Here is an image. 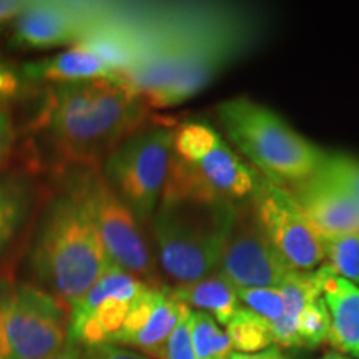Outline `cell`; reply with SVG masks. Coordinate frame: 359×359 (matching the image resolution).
<instances>
[{"instance_id":"3","label":"cell","mask_w":359,"mask_h":359,"mask_svg":"<svg viewBox=\"0 0 359 359\" xmlns=\"http://www.w3.org/2000/svg\"><path fill=\"white\" fill-rule=\"evenodd\" d=\"M30 264L45 290L69 308L111 264L88 210L69 187L45 210Z\"/></svg>"},{"instance_id":"24","label":"cell","mask_w":359,"mask_h":359,"mask_svg":"<svg viewBox=\"0 0 359 359\" xmlns=\"http://www.w3.org/2000/svg\"><path fill=\"white\" fill-rule=\"evenodd\" d=\"M331 318L325 299L318 298L303 309L298 318L299 348H318L330 338Z\"/></svg>"},{"instance_id":"29","label":"cell","mask_w":359,"mask_h":359,"mask_svg":"<svg viewBox=\"0 0 359 359\" xmlns=\"http://www.w3.org/2000/svg\"><path fill=\"white\" fill-rule=\"evenodd\" d=\"M85 359H151L133 349L118 346V344H100V346L83 348Z\"/></svg>"},{"instance_id":"26","label":"cell","mask_w":359,"mask_h":359,"mask_svg":"<svg viewBox=\"0 0 359 359\" xmlns=\"http://www.w3.org/2000/svg\"><path fill=\"white\" fill-rule=\"evenodd\" d=\"M238 299L245 304L250 311H253L269 325H273L285 311V298L280 288H248L236 290Z\"/></svg>"},{"instance_id":"33","label":"cell","mask_w":359,"mask_h":359,"mask_svg":"<svg viewBox=\"0 0 359 359\" xmlns=\"http://www.w3.org/2000/svg\"><path fill=\"white\" fill-rule=\"evenodd\" d=\"M230 359H288L281 354L278 348H268L264 351L253 353V354H241V353H233Z\"/></svg>"},{"instance_id":"10","label":"cell","mask_w":359,"mask_h":359,"mask_svg":"<svg viewBox=\"0 0 359 359\" xmlns=\"http://www.w3.org/2000/svg\"><path fill=\"white\" fill-rule=\"evenodd\" d=\"M250 203L269 243L294 271H313L325 263L321 238L313 231L288 188L255 170Z\"/></svg>"},{"instance_id":"7","label":"cell","mask_w":359,"mask_h":359,"mask_svg":"<svg viewBox=\"0 0 359 359\" xmlns=\"http://www.w3.org/2000/svg\"><path fill=\"white\" fill-rule=\"evenodd\" d=\"M177 125L143 123L102 163L111 190L132 210L142 226H150L172 168Z\"/></svg>"},{"instance_id":"21","label":"cell","mask_w":359,"mask_h":359,"mask_svg":"<svg viewBox=\"0 0 359 359\" xmlns=\"http://www.w3.org/2000/svg\"><path fill=\"white\" fill-rule=\"evenodd\" d=\"M226 333L231 339L233 349L241 354L264 351L275 343L271 325L248 308L240 306L236 309L226 325Z\"/></svg>"},{"instance_id":"1","label":"cell","mask_w":359,"mask_h":359,"mask_svg":"<svg viewBox=\"0 0 359 359\" xmlns=\"http://www.w3.org/2000/svg\"><path fill=\"white\" fill-rule=\"evenodd\" d=\"M250 19L215 6H128L133 62L116 75L148 109L190 100L251 43Z\"/></svg>"},{"instance_id":"20","label":"cell","mask_w":359,"mask_h":359,"mask_svg":"<svg viewBox=\"0 0 359 359\" xmlns=\"http://www.w3.org/2000/svg\"><path fill=\"white\" fill-rule=\"evenodd\" d=\"M145 283L135 278L133 275L125 271V269L110 264L105 273L98 278L95 285L79 299L74 306H70V327L79 326L85 318L92 314L93 309L100 306L107 299H120V302L132 303L142 290L145 288Z\"/></svg>"},{"instance_id":"16","label":"cell","mask_w":359,"mask_h":359,"mask_svg":"<svg viewBox=\"0 0 359 359\" xmlns=\"http://www.w3.org/2000/svg\"><path fill=\"white\" fill-rule=\"evenodd\" d=\"M22 74L30 83H77L97 79H114L115 72L103 58L85 45H75L57 55L27 62Z\"/></svg>"},{"instance_id":"27","label":"cell","mask_w":359,"mask_h":359,"mask_svg":"<svg viewBox=\"0 0 359 359\" xmlns=\"http://www.w3.org/2000/svg\"><path fill=\"white\" fill-rule=\"evenodd\" d=\"M29 85L22 69H17L7 58L0 57V109H7L12 102L25 97Z\"/></svg>"},{"instance_id":"22","label":"cell","mask_w":359,"mask_h":359,"mask_svg":"<svg viewBox=\"0 0 359 359\" xmlns=\"http://www.w3.org/2000/svg\"><path fill=\"white\" fill-rule=\"evenodd\" d=\"M190 334L196 359H230L235 353L230 336L210 314L191 311Z\"/></svg>"},{"instance_id":"13","label":"cell","mask_w":359,"mask_h":359,"mask_svg":"<svg viewBox=\"0 0 359 359\" xmlns=\"http://www.w3.org/2000/svg\"><path fill=\"white\" fill-rule=\"evenodd\" d=\"M190 311V308L173 298L168 286H145L130 304L122 330L111 338L110 344L135 348L148 358L161 359L170 334Z\"/></svg>"},{"instance_id":"11","label":"cell","mask_w":359,"mask_h":359,"mask_svg":"<svg viewBox=\"0 0 359 359\" xmlns=\"http://www.w3.org/2000/svg\"><path fill=\"white\" fill-rule=\"evenodd\" d=\"M111 4L29 2L12 22L11 45L20 50L80 45L105 25Z\"/></svg>"},{"instance_id":"6","label":"cell","mask_w":359,"mask_h":359,"mask_svg":"<svg viewBox=\"0 0 359 359\" xmlns=\"http://www.w3.org/2000/svg\"><path fill=\"white\" fill-rule=\"evenodd\" d=\"M255 173V168L236 155L217 128L201 120H185L175 127L172 168L163 195L235 205L250 198Z\"/></svg>"},{"instance_id":"12","label":"cell","mask_w":359,"mask_h":359,"mask_svg":"<svg viewBox=\"0 0 359 359\" xmlns=\"http://www.w3.org/2000/svg\"><path fill=\"white\" fill-rule=\"evenodd\" d=\"M291 269L259 226L250 198L235 205L218 273L236 290L278 288Z\"/></svg>"},{"instance_id":"15","label":"cell","mask_w":359,"mask_h":359,"mask_svg":"<svg viewBox=\"0 0 359 359\" xmlns=\"http://www.w3.org/2000/svg\"><path fill=\"white\" fill-rule=\"evenodd\" d=\"M331 318L330 341L338 353L359 358V286L336 275L327 264L316 269Z\"/></svg>"},{"instance_id":"34","label":"cell","mask_w":359,"mask_h":359,"mask_svg":"<svg viewBox=\"0 0 359 359\" xmlns=\"http://www.w3.org/2000/svg\"><path fill=\"white\" fill-rule=\"evenodd\" d=\"M321 359H348V358L343 356V354L338 353V351H334V353H327V354H325V356H323Z\"/></svg>"},{"instance_id":"14","label":"cell","mask_w":359,"mask_h":359,"mask_svg":"<svg viewBox=\"0 0 359 359\" xmlns=\"http://www.w3.org/2000/svg\"><path fill=\"white\" fill-rule=\"evenodd\" d=\"M288 190L321 240L359 233L358 203L321 170Z\"/></svg>"},{"instance_id":"9","label":"cell","mask_w":359,"mask_h":359,"mask_svg":"<svg viewBox=\"0 0 359 359\" xmlns=\"http://www.w3.org/2000/svg\"><path fill=\"white\" fill-rule=\"evenodd\" d=\"M70 313L30 283L0 280V359H45L69 341Z\"/></svg>"},{"instance_id":"19","label":"cell","mask_w":359,"mask_h":359,"mask_svg":"<svg viewBox=\"0 0 359 359\" xmlns=\"http://www.w3.org/2000/svg\"><path fill=\"white\" fill-rule=\"evenodd\" d=\"M32 201L34 188L25 175H0V257L24 226Z\"/></svg>"},{"instance_id":"31","label":"cell","mask_w":359,"mask_h":359,"mask_svg":"<svg viewBox=\"0 0 359 359\" xmlns=\"http://www.w3.org/2000/svg\"><path fill=\"white\" fill-rule=\"evenodd\" d=\"M27 0H0V29L12 24L27 7Z\"/></svg>"},{"instance_id":"23","label":"cell","mask_w":359,"mask_h":359,"mask_svg":"<svg viewBox=\"0 0 359 359\" xmlns=\"http://www.w3.org/2000/svg\"><path fill=\"white\" fill-rule=\"evenodd\" d=\"M325 264L336 275L359 286V233L321 240Z\"/></svg>"},{"instance_id":"32","label":"cell","mask_w":359,"mask_h":359,"mask_svg":"<svg viewBox=\"0 0 359 359\" xmlns=\"http://www.w3.org/2000/svg\"><path fill=\"white\" fill-rule=\"evenodd\" d=\"M45 359H85V353L80 344L74 343V341H67V344L62 349H58L57 353L50 354Z\"/></svg>"},{"instance_id":"25","label":"cell","mask_w":359,"mask_h":359,"mask_svg":"<svg viewBox=\"0 0 359 359\" xmlns=\"http://www.w3.org/2000/svg\"><path fill=\"white\" fill-rule=\"evenodd\" d=\"M343 188L359 206V160L346 154H327L320 168Z\"/></svg>"},{"instance_id":"8","label":"cell","mask_w":359,"mask_h":359,"mask_svg":"<svg viewBox=\"0 0 359 359\" xmlns=\"http://www.w3.org/2000/svg\"><path fill=\"white\" fill-rule=\"evenodd\" d=\"M67 187L77 193L88 210L110 263L151 288H163L145 228L111 190L102 170L98 167L77 168V172L70 175Z\"/></svg>"},{"instance_id":"17","label":"cell","mask_w":359,"mask_h":359,"mask_svg":"<svg viewBox=\"0 0 359 359\" xmlns=\"http://www.w3.org/2000/svg\"><path fill=\"white\" fill-rule=\"evenodd\" d=\"M278 288L285 298V311L271 325L273 339L283 348H299L298 318L309 303L323 296L320 280L316 271H291Z\"/></svg>"},{"instance_id":"30","label":"cell","mask_w":359,"mask_h":359,"mask_svg":"<svg viewBox=\"0 0 359 359\" xmlns=\"http://www.w3.org/2000/svg\"><path fill=\"white\" fill-rule=\"evenodd\" d=\"M13 143V123L7 109H0V168L7 160Z\"/></svg>"},{"instance_id":"2","label":"cell","mask_w":359,"mask_h":359,"mask_svg":"<svg viewBox=\"0 0 359 359\" xmlns=\"http://www.w3.org/2000/svg\"><path fill=\"white\" fill-rule=\"evenodd\" d=\"M147 109L116 79L52 85L35 128L74 168L102 167L111 151L147 122Z\"/></svg>"},{"instance_id":"18","label":"cell","mask_w":359,"mask_h":359,"mask_svg":"<svg viewBox=\"0 0 359 359\" xmlns=\"http://www.w3.org/2000/svg\"><path fill=\"white\" fill-rule=\"evenodd\" d=\"M168 290L177 302L190 309L195 308L196 311L210 314L223 326L230 323L231 316L240 308L236 288L218 271L191 285Z\"/></svg>"},{"instance_id":"4","label":"cell","mask_w":359,"mask_h":359,"mask_svg":"<svg viewBox=\"0 0 359 359\" xmlns=\"http://www.w3.org/2000/svg\"><path fill=\"white\" fill-rule=\"evenodd\" d=\"M235 205L196 196H161L150 228L156 264L173 285L170 288L218 271Z\"/></svg>"},{"instance_id":"28","label":"cell","mask_w":359,"mask_h":359,"mask_svg":"<svg viewBox=\"0 0 359 359\" xmlns=\"http://www.w3.org/2000/svg\"><path fill=\"white\" fill-rule=\"evenodd\" d=\"M190 314L191 311L185 314L170 334L161 359H196L190 334Z\"/></svg>"},{"instance_id":"5","label":"cell","mask_w":359,"mask_h":359,"mask_svg":"<svg viewBox=\"0 0 359 359\" xmlns=\"http://www.w3.org/2000/svg\"><path fill=\"white\" fill-rule=\"evenodd\" d=\"M217 118L233 145L255 170L291 188L320 172L326 151L262 103L246 97L219 102Z\"/></svg>"}]
</instances>
